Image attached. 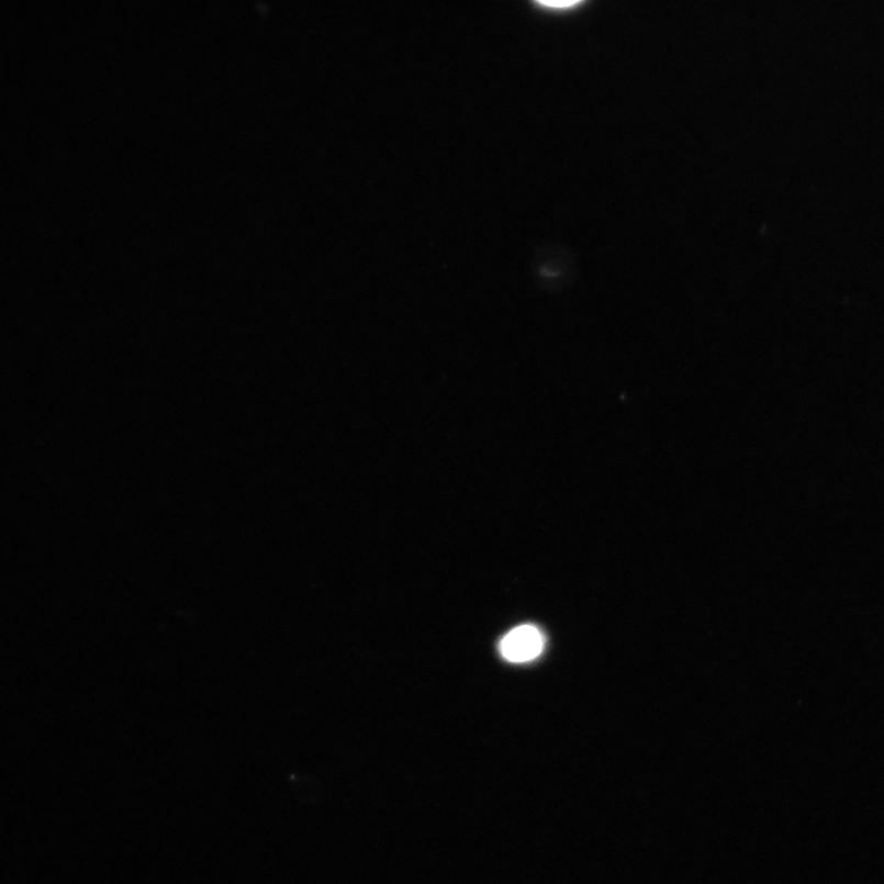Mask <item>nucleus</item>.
Instances as JSON below:
<instances>
[{"label": "nucleus", "instance_id": "obj_1", "mask_svg": "<svg viewBox=\"0 0 884 884\" xmlns=\"http://www.w3.org/2000/svg\"><path fill=\"white\" fill-rule=\"evenodd\" d=\"M545 648L542 633L534 626H522L507 633L501 642L503 658L515 663L539 657Z\"/></svg>", "mask_w": 884, "mask_h": 884}, {"label": "nucleus", "instance_id": "obj_2", "mask_svg": "<svg viewBox=\"0 0 884 884\" xmlns=\"http://www.w3.org/2000/svg\"><path fill=\"white\" fill-rule=\"evenodd\" d=\"M539 4H544L546 7H553V8H567V7H573V5L578 4V2H574V0H571V2H539Z\"/></svg>", "mask_w": 884, "mask_h": 884}]
</instances>
